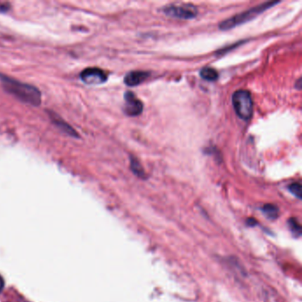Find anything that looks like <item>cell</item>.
<instances>
[{
  "label": "cell",
  "instance_id": "cell-11",
  "mask_svg": "<svg viewBox=\"0 0 302 302\" xmlns=\"http://www.w3.org/2000/svg\"><path fill=\"white\" fill-rule=\"evenodd\" d=\"M130 167H131V170L136 175L138 176H144L145 175V172L143 168L140 165V163L136 161V159L131 158V162H130Z\"/></svg>",
  "mask_w": 302,
  "mask_h": 302
},
{
  "label": "cell",
  "instance_id": "cell-10",
  "mask_svg": "<svg viewBox=\"0 0 302 302\" xmlns=\"http://www.w3.org/2000/svg\"><path fill=\"white\" fill-rule=\"evenodd\" d=\"M263 212L269 218H277L278 216V209L276 206L271 204L265 205L263 207Z\"/></svg>",
  "mask_w": 302,
  "mask_h": 302
},
{
  "label": "cell",
  "instance_id": "cell-14",
  "mask_svg": "<svg viewBox=\"0 0 302 302\" xmlns=\"http://www.w3.org/2000/svg\"><path fill=\"white\" fill-rule=\"evenodd\" d=\"M10 8L11 6L7 3H0V13H7Z\"/></svg>",
  "mask_w": 302,
  "mask_h": 302
},
{
  "label": "cell",
  "instance_id": "cell-12",
  "mask_svg": "<svg viewBox=\"0 0 302 302\" xmlns=\"http://www.w3.org/2000/svg\"><path fill=\"white\" fill-rule=\"evenodd\" d=\"M289 191L298 199H302V185L300 183H292L289 186Z\"/></svg>",
  "mask_w": 302,
  "mask_h": 302
},
{
  "label": "cell",
  "instance_id": "cell-2",
  "mask_svg": "<svg viewBox=\"0 0 302 302\" xmlns=\"http://www.w3.org/2000/svg\"><path fill=\"white\" fill-rule=\"evenodd\" d=\"M278 3H279L278 1L277 2H275V1L266 2V3H263V4L257 5L256 7H253V8L249 9L247 11H245L243 13H238V14L235 15L233 17H230V19L225 20V21L221 22L220 26H219L220 30H230V29H233V28L237 27V26L241 25V24L245 23V22L251 21L254 18L258 16L259 13L266 11L267 9L272 7L275 4H278Z\"/></svg>",
  "mask_w": 302,
  "mask_h": 302
},
{
  "label": "cell",
  "instance_id": "cell-9",
  "mask_svg": "<svg viewBox=\"0 0 302 302\" xmlns=\"http://www.w3.org/2000/svg\"><path fill=\"white\" fill-rule=\"evenodd\" d=\"M200 77L207 81L213 82L217 80L218 78V73L213 68H204L200 70Z\"/></svg>",
  "mask_w": 302,
  "mask_h": 302
},
{
  "label": "cell",
  "instance_id": "cell-15",
  "mask_svg": "<svg viewBox=\"0 0 302 302\" xmlns=\"http://www.w3.org/2000/svg\"><path fill=\"white\" fill-rule=\"evenodd\" d=\"M4 279H3V277L0 276V293H1V292L3 291V289H4Z\"/></svg>",
  "mask_w": 302,
  "mask_h": 302
},
{
  "label": "cell",
  "instance_id": "cell-7",
  "mask_svg": "<svg viewBox=\"0 0 302 302\" xmlns=\"http://www.w3.org/2000/svg\"><path fill=\"white\" fill-rule=\"evenodd\" d=\"M150 73L145 71H131L124 77V83L128 86H139L149 77Z\"/></svg>",
  "mask_w": 302,
  "mask_h": 302
},
{
  "label": "cell",
  "instance_id": "cell-6",
  "mask_svg": "<svg viewBox=\"0 0 302 302\" xmlns=\"http://www.w3.org/2000/svg\"><path fill=\"white\" fill-rule=\"evenodd\" d=\"M125 105L124 113L129 116H136L140 115L144 108L143 103L140 99L136 98V95L131 91H127L124 94Z\"/></svg>",
  "mask_w": 302,
  "mask_h": 302
},
{
  "label": "cell",
  "instance_id": "cell-4",
  "mask_svg": "<svg viewBox=\"0 0 302 302\" xmlns=\"http://www.w3.org/2000/svg\"><path fill=\"white\" fill-rule=\"evenodd\" d=\"M164 13L171 17L191 20L194 19L198 14V11L192 4H170L164 8Z\"/></svg>",
  "mask_w": 302,
  "mask_h": 302
},
{
  "label": "cell",
  "instance_id": "cell-3",
  "mask_svg": "<svg viewBox=\"0 0 302 302\" xmlns=\"http://www.w3.org/2000/svg\"><path fill=\"white\" fill-rule=\"evenodd\" d=\"M232 104L235 112L240 119L248 121L251 119L254 110V103L251 94L246 89H238L232 95Z\"/></svg>",
  "mask_w": 302,
  "mask_h": 302
},
{
  "label": "cell",
  "instance_id": "cell-8",
  "mask_svg": "<svg viewBox=\"0 0 302 302\" xmlns=\"http://www.w3.org/2000/svg\"><path fill=\"white\" fill-rule=\"evenodd\" d=\"M50 117H51L52 122L54 123L56 126L59 127L60 129H62L65 133H67L69 136L78 137L77 132L73 129L72 127H70L67 123H65L63 120L60 119L58 115H54L53 113H51V114L50 113Z\"/></svg>",
  "mask_w": 302,
  "mask_h": 302
},
{
  "label": "cell",
  "instance_id": "cell-5",
  "mask_svg": "<svg viewBox=\"0 0 302 302\" xmlns=\"http://www.w3.org/2000/svg\"><path fill=\"white\" fill-rule=\"evenodd\" d=\"M82 81L88 86H99L107 80V73L98 68H88L80 74Z\"/></svg>",
  "mask_w": 302,
  "mask_h": 302
},
{
  "label": "cell",
  "instance_id": "cell-1",
  "mask_svg": "<svg viewBox=\"0 0 302 302\" xmlns=\"http://www.w3.org/2000/svg\"><path fill=\"white\" fill-rule=\"evenodd\" d=\"M0 82L8 93L22 102L38 107L41 104L42 95L37 87L14 80L12 77L0 74Z\"/></svg>",
  "mask_w": 302,
  "mask_h": 302
},
{
  "label": "cell",
  "instance_id": "cell-13",
  "mask_svg": "<svg viewBox=\"0 0 302 302\" xmlns=\"http://www.w3.org/2000/svg\"><path fill=\"white\" fill-rule=\"evenodd\" d=\"M290 224H291V229L295 232V234L296 232H298V235L301 234V226L296 219H292L290 221Z\"/></svg>",
  "mask_w": 302,
  "mask_h": 302
}]
</instances>
